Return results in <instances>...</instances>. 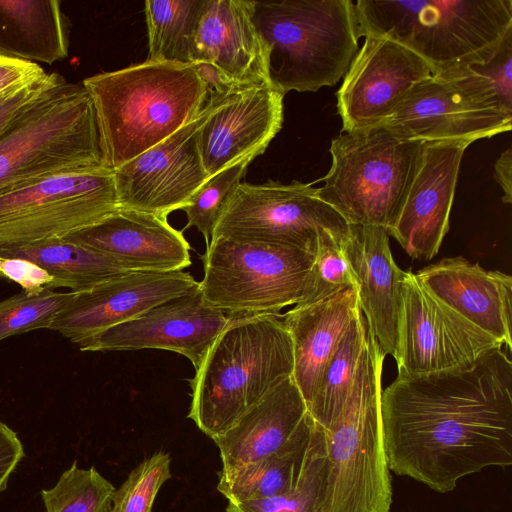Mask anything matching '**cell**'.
Segmentation results:
<instances>
[{"mask_svg": "<svg viewBox=\"0 0 512 512\" xmlns=\"http://www.w3.org/2000/svg\"><path fill=\"white\" fill-rule=\"evenodd\" d=\"M115 487L95 467L74 462L50 489L41 491L46 512H109Z\"/></svg>", "mask_w": 512, "mask_h": 512, "instance_id": "obj_31", "label": "cell"}, {"mask_svg": "<svg viewBox=\"0 0 512 512\" xmlns=\"http://www.w3.org/2000/svg\"><path fill=\"white\" fill-rule=\"evenodd\" d=\"M170 465L171 458L163 451L143 460L115 489L109 512H151L160 488L172 476Z\"/></svg>", "mask_w": 512, "mask_h": 512, "instance_id": "obj_34", "label": "cell"}, {"mask_svg": "<svg viewBox=\"0 0 512 512\" xmlns=\"http://www.w3.org/2000/svg\"><path fill=\"white\" fill-rule=\"evenodd\" d=\"M361 36H386L409 48L432 69L487 62L512 32L511 0H358Z\"/></svg>", "mask_w": 512, "mask_h": 512, "instance_id": "obj_4", "label": "cell"}, {"mask_svg": "<svg viewBox=\"0 0 512 512\" xmlns=\"http://www.w3.org/2000/svg\"><path fill=\"white\" fill-rule=\"evenodd\" d=\"M424 142L384 125L341 131L329 148L331 167L317 196L349 225L395 223L414 180Z\"/></svg>", "mask_w": 512, "mask_h": 512, "instance_id": "obj_8", "label": "cell"}, {"mask_svg": "<svg viewBox=\"0 0 512 512\" xmlns=\"http://www.w3.org/2000/svg\"><path fill=\"white\" fill-rule=\"evenodd\" d=\"M0 277L19 284L25 293L53 290L56 281L38 264L18 257H0Z\"/></svg>", "mask_w": 512, "mask_h": 512, "instance_id": "obj_38", "label": "cell"}, {"mask_svg": "<svg viewBox=\"0 0 512 512\" xmlns=\"http://www.w3.org/2000/svg\"><path fill=\"white\" fill-rule=\"evenodd\" d=\"M197 288L199 282L189 272H128L74 292L48 329L77 344Z\"/></svg>", "mask_w": 512, "mask_h": 512, "instance_id": "obj_19", "label": "cell"}, {"mask_svg": "<svg viewBox=\"0 0 512 512\" xmlns=\"http://www.w3.org/2000/svg\"><path fill=\"white\" fill-rule=\"evenodd\" d=\"M512 106L493 83L471 67L435 73L415 84L382 124L422 142L472 144L510 131Z\"/></svg>", "mask_w": 512, "mask_h": 512, "instance_id": "obj_10", "label": "cell"}, {"mask_svg": "<svg viewBox=\"0 0 512 512\" xmlns=\"http://www.w3.org/2000/svg\"><path fill=\"white\" fill-rule=\"evenodd\" d=\"M253 22L268 50L271 84L284 94L335 85L359 49L351 0L254 1Z\"/></svg>", "mask_w": 512, "mask_h": 512, "instance_id": "obj_6", "label": "cell"}, {"mask_svg": "<svg viewBox=\"0 0 512 512\" xmlns=\"http://www.w3.org/2000/svg\"><path fill=\"white\" fill-rule=\"evenodd\" d=\"M293 347L279 314L230 317L189 383L188 413L211 439L293 372Z\"/></svg>", "mask_w": 512, "mask_h": 512, "instance_id": "obj_3", "label": "cell"}, {"mask_svg": "<svg viewBox=\"0 0 512 512\" xmlns=\"http://www.w3.org/2000/svg\"><path fill=\"white\" fill-rule=\"evenodd\" d=\"M230 321L207 306L200 288L77 343L81 351L161 349L188 358L196 370Z\"/></svg>", "mask_w": 512, "mask_h": 512, "instance_id": "obj_17", "label": "cell"}, {"mask_svg": "<svg viewBox=\"0 0 512 512\" xmlns=\"http://www.w3.org/2000/svg\"><path fill=\"white\" fill-rule=\"evenodd\" d=\"M463 141L424 142L418 170L401 211L388 230L413 259L429 261L449 231L462 157Z\"/></svg>", "mask_w": 512, "mask_h": 512, "instance_id": "obj_20", "label": "cell"}, {"mask_svg": "<svg viewBox=\"0 0 512 512\" xmlns=\"http://www.w3.org/2000/svg\"><path fill=\"white\" fill-rule=\"evenodd\" d=\"M251 162L243 160L210 176L182 209L187 217L184 229L196 227L208 244L228 200Z\"/></svg>", "mask_w": 512, "mask_h": 512, "instance_id": "obj_33", "label": "cell"}, {"mask_svg": "<svg viewBox=\"0 0 512 512\" xmlns=\"http://www.w3.org/2000/svg\"><path fill=\"white\" fill-rule=\"evenodd\" d=\"M343 249L354 274L367 329L382 354L395 359L406 271L393 259L388 231L380 226L350 225Z\"/></svg>", "mask_w": 512, "mask_h": 512, "instance_id": "obj_22", "label": "cell"}, {"mask_svg": "<svg viewBox=\"0 0 512 512\" xmlns=\"http://www.w3.org/2000/svg\"><path fill=\"white\" fill-rule=\"evenodd\" d=\"M63 76L46 73L28 82L17 85L0 95V134L8 124L26 107L33 103L43 92L56 84Z\"/></svg>", "mask_w": 512, "mask_h": 512, "instance_id": "obj_37", "label": "cell"}, {"mask_svg": "<svg viewBox=\"0 0 512 512\" xmlns=\"http://www.w3.org/2000/svg\"><path fill=\"white\" fill-rule=\"evenodd\" d=\"M357 288L297 304L282 316L293 347L292 378L308 406L328 360L360 312Z\"/></svg>", "mask_w": 512, "mask_h": 512, "instance_id": "obj_24", "label": "cell"}, {"mask_svg": "<svg viewBox=\"0 0 512 512\" xmlns=\"http://www.w3.org/2000/svg\"><path fill=\"white\" fill-rule=\"evenodd\" d=\"M311 184L241 182L211 236L293 246L315 255L329 240H343L349 224Z\"/></svg>", "mask_w": 512, "mask_h": 512, "instance_id": "obj_11", "label": "cell"}, {"mask_svg": "<svg viewBox=\"0 0 512 512\" xmlns=\"http://www.w3.org/2000/svg\"><path fill=\"white\" fill-rule=\"evenodd\" d=\"M364 37L336 94L342 131L382 124L415 84L433 74L424 59L391 38Z\"/></svg>", "mask_w": 512, "mask_h": 512, "instance_id": "obj_16", "label": "cell"}, {"mask_svg": "<svg viewBox=\"0 0 512 512\" xmlns=\"http://www.w3.org/2000/svg\"><path fill=\"white\" fill-rule=\"evenodd\" d=\"M102 165L116 170L198 117L208 89L191 63L144 61L87 77Z\"/></svg>", "mask_w": 512, "mask_h": 512, "instance_id": "obj_2", "label": "cell"}, {"mask_svg": "<svg viewBox=\"0 0 512 512\" xmlns=\"http://www.w3.org/2000/svg\"><path fill=\"white\" fill-rule=\"evenodd\" d=\"M91 98L62 77L0 134V194L62 172L102 167Z\"/></svg>", "mask_w": 512, "mask_h": 512, "instance_id": "obj_7", "label": "cell"}, {"mask_svg": "<svg viewBox=\"0 0 512 512\" xmlns=\"http://www.w3.org/2000/svg\"><path fill=\"white\" fill-rule=\"evenodd\" d=\"M68 55L58 0H0V56L52 64Z\"/></svg>", "mask_w": 512, "mask_h": 512, "instance_id": "obj_27", "label": "cell"}, {"mask_svg": "<svg viewBox=\"0 0 512 512\" xmlns=\"http://www.w3.org/2000/svg\"><path fill=\"white\" fill-rule=\"evenodd\" d=\"M343 240H329L320 246L315 254L306 294L299 304L315 302L346 288L356 287L343 249Z\"/></svg>", "mask_w": 512, "mask_h": 512, "instance_id": "obj_36", "label": "cell"}, {"mask_svg": "<svg viewBox=\"0 0 512 512\" xmlns=\"http://www.w3.org/2000/svg\"><path fill=\"white\" fill-rule=\"evenodd\" d=\"M25 455L17 433L0 422V493L7 488L11 474Z\"/></svg>", "mask_w": 512, "mask_h": 512, "instance_id": "obj_40", "label": "cell"}, {"mask_svg": "<svg viewBox=\"0 0 512 512\" xmlns=\"http://www.w3.org/2000/svg\"><path fill=\"white\" fill-rule=\"evenodd\" d=\"M45 74L44 69L37 63L0 56V95Z\"/></svg>", "mask_w": 512, "mask_h": 512, "instance_id": "obj_41", "label": "cell"}, {"mask_svg": "<svg viewBox=\"0 0 512 512\" xmlns=\"http://www.w3.org/2000/svg\"><path fill=\"white\" fill-rule=\"evenodd\" d=\"M74 292L47 289L37 294L24 291L0 302V340L40 328H49L72 301Z\"/></svg>", "mask_w": 512, "mask_h": 512, "instance_id": "obj_32", "label": "cell"}, {"mask_svg": "<svg viewBox=\"0 0 512 512\" xmlns=\"http://www.w3.org/2000/svg\"><path fill=\"white\" fill-rule=\"evenodd\" d=\"M384 358L367 329L345 408L334 427L325 431L318 512H390L392 483L381 419Z\"/></svg>", "mask_w": 512, "mask_h": 512, "instance_id": "obj_5", "label": "cell"}, {"mask_svg": "<svg viewBox=\"0 0 512 512\" xmlns=\"http://www.w3.org/2000/svg\"><path fill=\"white\" fill-rule=\"evenodd\" d=\"M65 241L98 252L130 272L183 271L191 265L190 244L167 216L117 208L74 231Z\"/></svg>", "mask_w": 512, "mask_h": 512, "instance_id": "obj_21", "label": "cell"}, {"mask_svg": "<svg viewBox=\"0 0 512 512\" xmlns=\"http://www.w3.org/2000/svg\"><path fill=\"white\" fill-rule=\"evenodd\" d=\"M326 450V432L309 413L276 452L238 469L222 472L217 490L229 502L260 500L297 486L313 461Z\"/></svg>", "mask_w": 512, "mask_h": 512, "instance_id": "obj_26", "label": "cell"}, {"mask_svg": "<svg viewBox=\"0 0 512 512\" xmlns=\"http://www.w3.org/2000/svg\"><path fill=\"white\" fill-rule=\"evenodd\" d=\"M494 177L500 185L504 196L502 201L510 204L512 202V152L511 148L504 151L496 160L494 165Z\"/></svg>", "mask_w": 512, "mask_h": 512, "instance_id": "obj_42", "label": "cell"}, {"mask_svg": "<svg viewBox=\"0 0 512 512\" xmlns=\"http://www.w3.org/2000/svg\"><path fill=\"white\" fill-rule=\"evenodd\" d=\"M496 347L503 345L433 296L415 273L406 271L395 357L398 376L464 367Z\"/></svg>", "mask_w": 512, "mask_h": 512, "instance_id": "obj_13", "label": "cell"}, {"mask_svg": "<svg viewBox=\"0 0 512 512\" xmlns=\"http://www.w3.org/2000/svg\"><path fill=\"white\" fill-rule=\"evenodd\" d=\"M0 257H18L38 264L56 281V287L73 292L92 288L128 273L110 258L62 238L18 245H0Z\"/></svg>", "mask_w": 512, "mask_h": 512, "instance_id": "obj_28", "label": "cell"}, {"mask_svg": "<svg viewBox=\"0 0 512 512\" xmlns=\"http://www.w3.org/2000/svg\"><path fill=\"white\" fill-rule=\"evenodd\" d=\"M210 105L196 119L114 170L118 207L162 216L186 207L208 180L198 147V129Z\"/></svg>", "mask_w": 512, "mask_h": 512, "instance_id": "obj_15", "label": "cell"}, {"mask_svg": "<svg viewBox=\"0 0 512 512\" xmlns=\"http://www.w3.org/2000/svg\"><path fill=\"white\" fill-rule=\"evenodd\" d=\"M253 8L254 1L207 0L190 63L206 83L209 95L273 87L268 50L253 22Z\"/></svg>", "mask_w": 512, "mask_h": 512, "instance_id": "obj_14", "label": "cell"}, {"mask_svg": "<svg viewBox=\"0 0 512 512\" xmlns=\"http://www.w3.org/2000/svg\"><path fill=\"white\" fill-rule=\"evenodd\" d=\"M200 258L204 303L236 317L278 314L299 304L315 255L293 246L219 237L209 241Z\"/></svg>", "mask_w": 512, "mask_h": 512, "instance_id": "obj_9", "label": "cell"}, {"mask_svg": "<svg viewBox=\"0 0 512 512\" xmlns=\"http://www.w3.org/2000/svg\"><path fill=\"white\" fill-rule=\"evenodd\" d=\"M284 96L270 86L208 95L210 108L198 129V147L209 177L265 152L281 130Z\"/></svg>", "mask_w": 512, "mask_h": 512, "instance_id": "obj_18", "label": "cell"}, {"mask_svg": "<svg viewBox=\"0 0 512 512\" xmlns=\"http://www.w3.org/2000/svg\"><path fill=\"white\" fill-rule=\"evenodd\" d=\"M326 450L311 464L292 490L271 498L229 502L226 512H318L322 493Z\"/></svg>", "mask_w": 512, "mask_h": 512, "instance_id": "obj_35", "label": "cell"}, {"mask_svg": "<svg viewBox=\"0 0 512 512\" xmlns=\"http://www.w3.org/2000/svg\"><path fill=\"white\" fill-rule=\"evenodd\" d=\"M307 405L292 376L284 379L216 436L222 472L255 463L279 450L296 432Z\"/></svg>", "mask_w": 512, "mask_h": 512, "instance_id": "obj_25", "label": "cell"}, {"mask_svg": "<svg viewBox=\"0 0 512 512\" xmlns=\"http://www.w3.org/2000/svg\"><path fill=\"white\" fill-rule=\"evenodd\" d=\"M496 347L451 370L397 376L381 395L388 466L447 493L487 467L512 464V362Z\"/></svg>", "mask_w": 512, "mask_h": 512, "instance_id": "obj_1", "label": "cell"}, {"mask_svg": "<svg viewBox=\"0 0 512 512\" xmlns=\"http://www.w3.org/2000/svg\"><path fill=\"white\" fill-rule=\"evenodd\" d=\"M437 299L512 349V278L463 257L443 258L415 273Z\"/></svg>", "mask_w": 512, "mask_h": 512, "instance_id": "obj_23", "label": "cell"}, {"mask_svg": "<svg viewBox=\"0 0 512 512\" xmlns=\"http://www.w3.org/2000/svg\"><path fill=\"white\" fill-rule=\"evenodd\" d=\"M366 337L367 324L360 311L325 365L316 391L307 406L308 413L325 431L334 427L345 408Z\"/></svg>", "mask_w": 512, "mask_h": 512, "instance_id": "obj_29", "label": "cell"}, {"mask_svg": "<svg viewBox=\"0 0 512 512\" xmlns=\"http://www.w3.org/2000/svg\"><path fill=\"white\" fill-rule=\"evenodd\" d=\"M207 0H148L145 19L147 61L190 63Z\"/></svg>", "mask_w": 512, "mask_h": 512, "instance_id": "obj_30", "label": "cell"}, {"mask_svg": "<svg viewBox=\"0 0 512 512\" xmlns=\"http://www.w3.org/2000/svg\"><path fill=\"white\" fill-rule=\"evenodd\" d=\"M118 207L114 172L74 170L0 194V245L63 238Z\"/></svg>", "mask_w": 512, "mask_h": 512, "instance_id": "obj_12", "label": "cell"}, {"mask_svg": "<svg viewBox=\"0 0 512 512\" xmlns=\"http://www.w3.org/2000/svg\"><path fill=\"white\" fill-rule=\"evenodd\" d=\"M471 68L487 77L506 103L512 106V32L507 34L487 62Z\"/></svg>", "mask_w": 512, "mask_h": 512, "instance_id": "obj_39", "label": "cell"}]
</instances>
